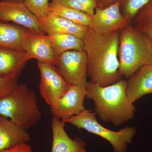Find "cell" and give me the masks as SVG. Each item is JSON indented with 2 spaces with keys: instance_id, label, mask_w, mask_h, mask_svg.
<instances>
[{
  "instance_id": "obj_1",
  "label": "cell",
  "mask_w": 152,
  "mask_h": 152,
  "mask_svg": "<svg viewBox=\"0 0 152 152\" xmlns=\"http://www.w3.org/2000/svg\"><path fill=\"white\" fill-rule=\"evenodd\" d=\"M120 31L102 35L90 28L84 42L87 76L93 83L101 86L121 80L118 50Z\"/></svg>"
},
{
  "instance_id": "obj_2",
  "label": "cell",
  "mask_w": 152,
  "mask_h": 152,
  "mask_svg": "<svg viewBox=\"0 0 152 152\" xmlns=\"http://www.w3.org/2000/svg\"><path fill=\"white\" fill-rule=\"evenodd\" d=\"M127 85L124 80L106 86L88 82L86 98L94 102L95 113L102 121L119 126L132 119L136 109L128 98Z\"/></svg>"
},
{
  "instance_id": "obj_3",
  "label": "cell",
  "mask_w": 152,
  "mask_h": 152,
  "mask_svg": "<svg viewBox=\"0 0 152 152\" xmlns=\"http://www.w3.org/2000/svg\"><path fill=\"white\" fill-rule=\"evenodd\" d=\"M152 53V40L133 26L131 23L119 32V72L129 79L146 64Z\"/></svg>"
},
{
  "instance_id": "obj_4",
  "label": "cell",
  "mask_w": 152,
  "mask_h": 152,
  "mask_svg": "<svg viewBox=\"0 0 152 152\" xmlns=\"http://www.w3.org/2000/svg\"><path fill=\"white\" fill-rule=\"evenodd\" d=\"M0 115L8 118L27 131L42 117L35 92L25 84L0 99Z\"/></svg>"
},
{
  "instance_id": "obj_5",
  "label": "cell",
  "mask_w": 152,
  "mask_h": 152,
  "mask_svg": "<svg viewBox=\"0 0 152 152\" xmlns=\"http://www.w3.org/2000/svg\"><path fill=\"white\" fill-rule=\"evenodd\" d=\"M62 121L106 140L114 152H127L128 146L136 135L135 128L132 126L126 127L117 132L104 127L98 122L96 113L86 109L77 115Z\"/></svg>"
},
{
  "instance_id": "obj_6",
  "label": "cell",
  "mask_w": 152,
  "mask_h": 152,
  "mask_svg": "<svg viewBox=\"0 0 152 152\" xmlns=\"http://www.w3.org/2000/svg\"><path fill=\"white\" fill-rule=\"evenodd\" d=\"M40 74L39 92L50 107L53 105L71 86L60 74L56 66L37 61Z\"/></svg>"
},
{
  "instance_id": "obj_7",
  "label": "cell",
  "mask_w": 152,
  "mask_h": 152,
  "mask_svg": "<svg viewBox=\"0 0 152 152\" xmlns=\"http://www.w3.org/2000/svg\"><path fill=\"white\" fill-rule=\"evenodd\" d=\"M58 70L71 85L86 88L87 60L84 50H71L59 56L56 65Z\"/></svg>"
},
{
  "instance_id": "obj_8",
  "label": "cell",
  "mask_w": 152,
  "mask_h": 152,
  "mask_svg": "<svg viewBox=\"0 0 152 152\" xmlns=\"http://www.w3.org/2000/svg\"><path fill=\"white\" fill-rule=\"evenodd\" d=\"M131 23L130 19L122 14L119 1L105 8H96L90 28L97 34L106 35L121 31Z\"/></svg>"
},
{
  "instance_id": "obj_9",
  "label": "cell",
  "mask_w": 152,
  "mask_h": 152,
  "mask_svg": "<svg viewBox=\"0 0 152 152\" xmlns=\"http://www.w3.org/2000/svg\"><path fill=\"white\" fill-rule=\"evenodd\" d=\"M0 20L12 22L32 32L45 34L37 17L24 3L1 1Z\"/></svg>"
},
{
  "instance_id": "obj_10",
  "label": "cell",
  "mask_w": 152,
  "mask_h": 152,
  "mask_svg": "<svg viewBox=\"0 0 152 152\" xmlns=\"http://www.w3.org/2000/svg\"><path fill=\"white\" fill-rule=\"evenodd\" d=\"M86 98L85 87L71 85L62 96L51 106L53 116L63 120L78 115L85 110L84 105Z\"/></svg>"
},
{
  "instance_id": "obj_11",
  "label": "cell",
  "mask_w": 152,
  "mask_h": 152,
  "mask_svg": "<svg viewBox=\"0 0 152 152\" xmlns=\"http://www.w3.org/2000/svg\"><path fill=\"white\" fill-rule=\"evenodd\" d=\"M23 50L31 59L56 66L59 56L56 54L48 35L36 34L27 30L23 43Z\"/></svg>"
},
{
  "instance_id": "obj_12",
  "label": "cell",
  "mask_w": 152,
  "mask_h": 152,
  "mask_svg": "<svg viewBox=\"0 0 152 152\" xmlns=\"http://www.w3.org/2000/svg\"><path fill=\"white\" fill-rule=\"evenodd\" d=\"M38 20L43 31L47 35L68 34L84 41L90 29L89 27L53 15H49L45 18Z\"/></svg>"
},
{
  "instance_id": "obj_13",
  "label": "cell",
  "mask_w": 152,
  "mask_h": 152,
  "mask_svg": "<svg viewBox=\"0 0 152 152\" xmlns=\"http://www.w3.org/2000/svg\"><path fill=\"white\" fill-rule=\"evenodd\" d=\"M31 59L23 50L0 48V77L18 78Z\"/></svg>"
},
{
  "instance_id": "obj_14",
  "label": "cell",
  "mask_w": 152,
  "mask_h": 152,
  "mask_svg": "<svg viewBox=\"0 0 152 152\" xmlns=\"http://www.w3.org/2000/svg\"><path fill=\"white\" fill-rule=\"evenodd\" d=\"M65 126V123L61 120L53 117L51 152H86V143L81 139L70 137L66 132Z\"/></svg>"
},
{
  "instance_id": "obj_15",
  "label": "cell",
  "mask_w": 152,
  "mask_h": 152,
  "mask_svg": "<svg viewBox=\"0 0 152 152\" xmlns=\"http://www.w3.org/2000/svg\"><path fill=\"white\" fill-rule=\"evenodd\" d=\"M126 93L132 103L145 95L152 94V64L140 68L127 81Z\"/></svg>"
},
{
  "instance_id": "obj_16",
  "label": "cell",
  "mask_w": 152,
  "mask_h": 152,
  "mask_svg": "<svg viewBox=\"0 0 152 152\" xmlns=\"http://www.w3.org/2000/svg\"><path fill=\"white\" fill-rule=\"evenodd\" d=\"M30 140L27 131L22 129L8 118L0 115V151L27 143Z\"/></svg>"
},
{
  "instance_id": "obj_17",
  "label": "cell",
  "mask_w": 152,
  "mask_h": 152,
  "mask_svg": "<svg viewBox=\"0 0 152 152\" xmlns=\"http://www.w3.org/2000/svg\"><path fill=\"white\" fill-rule=\"evenodd\" d=\"M27 30L18 25L0 22V48L23 50V41Z\"/></svg>"
},
{
  "instance_id": "obj_18",
  "label": "cell",
  "mask_w": 152,
  "mask_h": 152,
  "mask_svg": "<svg viewBox=\"0 0 152 152\" xmlns=\"http://www.w3.org/2000/svg\"><path fill=\"white\" fill-rule=\"evenodd\" d=\"M55 53L58 56L71 50H84V42L68 34L47 35Z\"/></svg>"
},
{
  "instance_id": "obj_19",
  "label": "cell",
  "mask_w": 152,
  "mask_h": 152,
  "mask_svg": "<svg viewBox=\"0 0 152 152\" xmlns=\"http://www.w3.org/2000/svg\"><path fill=\"white\" fill-rule=\"evenodd\" d=\"M49 15L64 18L78 24L91 26V16L86 13L51 2L49 4Z\"/></svg>"
},
{
  "instance_id": "obj_20",
  "label": "cell",
  "mask_w": 152,
  "mask_h": 152,
  "mask_svg": "<svg viewBox=\"0 0 152 152\" xmlns=\"http://www.w3.org/2000/svg\"><path fill=\"white\" fill-rule=\"evenodd\" d=\"M131 23L152 40V0H149L139 10L131 20Z\"/></svg>"
},
{
  "instance_id": "obj_21",
  "label": "cell",
  "mask_w": 152,
  "mask_h": 152,
  "mask_svg": "<svg viewBox=\"0 0 152 152\" xmlns=\"http://www.w3.org/2000/svg\"><path fill=\"white\" fill-rule=\"evenodd\" d=\"M52 1L81 11L91 17L97 7L96 0H52Z\"/></svg>"
},
{
  "instance_id": "obj_22",
  "label": "cell",
  "mask_w": 152,
  "mask_h": 152,
  "mask_svg": "<svg viewBox=\"0 0 152 152\" xmlns=\"http://www.w3.org/2000/svg\"><path fill=\"white\" fill-rule=\"evenodd\" d=\"M23 3L38 19L49 15V0H24Z\"/></svg>"
},
{
  "instance_id": "obj_23",
  "label": "cell",
  "mask_w": 152,
  "mask_h": 152,
  "mask_svg": "<svg viewBox=\"0 0 152 152\" xmlns=\"http://www.w3.org/2000/svg\"><path fill=\"white\" fill-rule=\"evenodd\" d=\"M149 0H120L121 12L124 16L132 19L137 12Z\"/></svg>"
},
{
  "instance_id": "obj_24",
  "label": "cell",
  "mask_w": 152,
  "mask_h": 152,
  "mask_svg": "<svg viewBox=\"0 0 152 152\" xmlns=\"http://www.w3.org/2000/svg\"><path fill=\"white\" fill-rule=\"evenodd\" d=\"M18 77H0V99L11 94L18 85Z\"/></svg>"
},
{
  "instance_id": "obj_25",
  "label": "cell",
  "mask_w": 152,
  "mask_h": 152,
  "mask_svg": "<svg viewBox=\"0 0 152 152\" xmlns=\"http://www.w3.org/2000/svg\"><path fill=\"white\" fill-rule=\"evenodd\" d=\"M0 152H33L31 147L27 143H23L19 144L10 148L3 151Z\"/></svg>"
},
{
  "instance_id": "obj_26",
  "label": "cell",
  "mask_w": 152,
  "mask_h": 152,
  "mask_svg": "<svg viewBox=\"0 0 152 152\" xmlns=\"http://www.w3.org/2000/svg\"><path fill=\"white\" fill-rule=\"evenodd\" d=\"M120 0H96L97 7L102 9L118 2Z\"/></svg>"
},
{
  "instance_id": "obj_27",
  "label": "cell",
  "mask_w": 152,
  "mask_h": 152,
  "mask_svg": "<svg viewBox=\"0 0 152 152\" xmlns=\"http://www.w3.org/2000/svg\"><path fill=\"white\" fill-rule=\"evenodd\" d=\"M4 1L12 2L23 3L24 0H2Z\"/></svg>"
},
{
  "instance_id": "obj_28",
  "label": "cell",
  "mask_w": 152,
  "mask_h": 152,
  "mask_svg": "<svg viewBox=\"0 0 152 152\" xmlns=\"http://www.w3.org/2000/svg\"><path fill=\"white\" fill-rule=\"evenodd\" d=\"M147 64H152V53L151 59H150L149 61L148 62Z\"/></svg>"
},
{
  "instance_id": "obj_29",
  "label": "cell",
  "mask_w": 152,
  "mask_h": 152,
  "mask_svg": "<svg viewBox=\"0 0 152 152\" xmlns=\"http://www.w3.org/2000/svg\"></svg>"
}]
</instances>
